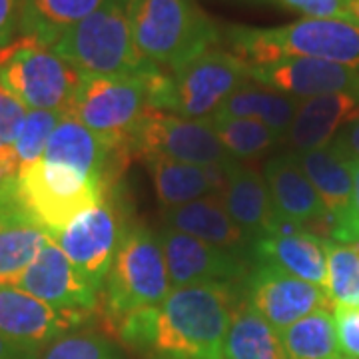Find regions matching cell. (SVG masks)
Instances as JSON below:
<instances>
[{
    "instance_id": "obj_1",
    "label": "cell",
    "mask_w": 359,
    "mask_h": 359,
    "mask_svg": "<svg viewBox=\"0 0 359 359\" xmlns=\"http://www.w3.org/2000/svg\"><path fill=\"white\" fill-rule=\"evenodd\" d=\"M236 304L231 283L184 285L116 330L124 344L150 359H219Z\"/></svg>"
},
{
    "instance_id": "obj_2",
    "label": "cell",
    "mask_w": 359,
    "mask_h": 359,
    "mask_svg": "<svg viewBox=\"0 0 359 359\" xmlns=\"http://www.w3.org/2000/svg\"><path fill=\"white\" fill-rule=\"evenodd\" d=\"M231 48L248 66L316 58L359 70V26L334 18H299L273 28L230 26Z\"/></svg>"
},
{
    "instance_id": "obj_3",
    "label": "cell",
    "mask_w": 359,
    "mask_h": 359,
    "mask_svg": "<svg viewBox=\"0 0 359 359\" xmlns=\"http://www.w3.org/2000/svg\"><path fill=\"white\" fill-rule=\"evenodd\" d=\"M130 16L136 50L160 68L176 70L219 39L216 22L194 0H132Z\"/></svg>"
},
{
    "instance_id": "obj_4",
    "label": "cell",
    "mask_w": 359,
    "mask_h": 359,
    "mask_svg": "<svg viewBox=\"0 0 359 359\" xmlns=\"http://www.w3.org/2000/svg\"><path fill=\"white\" fill-rule=\"evenodd\" d=\"M130 6L132 0H104L50 48L84 74L132 76L152 68L136 50Z\"/></svg>"
},
{
    "instance_id": "obj_5",
    "label": "cell",
    "mask_w": 359,
    "mask_h": 359,
    "mask_svg": "<svg viewBox=\"0 0 359 359\" xmlns=\"http://www.w3.org/2000/svg\"><path fill=\"white\" fill-rule=\"evenodd\" d=\"M102 290L104 316L116 327L138 311L158 308L172 292L158 236L144 226H130Z\"/></svg>"
},
{
    "instance_id": "obj_6",
    "label": "cell",
    "mask_w": 359,
    "mask_h": 359,
    "mask_svg": "<svg viewBox=\"0 0 359 359\" xmlns=\"http://www.w3.org/2000/svg\"><path fill=\"white\" fill-rule=\"evenodd\" d=\"M84 72L50 46L20 36L0 50V84L30 110L66 114Z\"/></svg>"
},
{
    "instance_id": "obj_7",
    "label": "cell",
    "mask_w": 359,
    "mask_h": 359,
    "mask_svg": "<svg viewBox=\"0 0 359 359\" xmlns=\"http://www.w3.org/2000/svg\"><path fill=\"white\" fill-rule=\"evenodd\" d=\"M148 70L132 76L84 74L65 116L102 138L128 146L142 120L154 110Z\"/></svg>"
},
{
    "instance_id": "obj_8",
    "label": "cell",
    "mask_w": 359,
    "mask_h": 359,
    "mask_svg": "<svg viewBox=\"0 0 359 359\" xmlns=\"http://www.w3.org/2000/svg\"><path fill=\"white\" fill-rule=\"evenodd\" d=\"M16 182L25 208L52 240L78 214L100 204L110 192V182L88 178L78 170L44 160L22 168Z\"/></svg>"
},
{
    "instance_id": "obj_9",
    "label": "cell",
    "mask_w": 359,
    "mask_h": 359,
    "mask_svg": "<svg viewBox=\"0 0 359 359\" xmlns=\"http://www.w3.org/2000/svg\"><path fill=\"white\" fill-rule=\"evenodd\" d=\"M168 114L212 120L231 94L250 82V70L233 52L210 50L172 70Z\"/></svg>"
},
{
    "instance_id": "obj_10",
    "label": "cell",
    "mask_w": 359,
    "mask_h": 359,
    "mask_svg": "<svg viewBox=\"0 0 359 359\" xmlns=\"http://www.w3.org/2000/svg\"><path fill=\"white\" fill-rule=\"evenodd\" d=\"M130 150L146 158H166L194 166H226L236 162L216 136L210 120H188L152 110L128 142Z\"/></svg>"
},
{
    "instance_id": "obj_11",
    "label": "cell",
    "mask_w": 359,
    "mask_h": 359,
    "mask_svg": "<svg viewBox=\"0 0 359 359\" xmlns=\"http://www.w3.org/2000/svg\"><path fill=\"white\" fill-rule=\"evenodd\" d=\"M126 230L120 208L108 192L100 204L78 214L54 238V242L70 259L80 278L94 292H100Z\"/></svg>"
},
{
    "instance_id": "obj_12",
    "label": "cell",
    "mask_w": 359,
    "mask_h": 359,
    "mask_svg": "<svg viewBox=\"0 0 359 359\" xmlns=\"http://www.w3.org/2000/svg\"><path fill=\"white\" fill-rule=\"evenodd\" d=\"M245 302L278 332L287 330L313 311L334 309L321 287L271 266H257L245 276Z\"/></svg>"
},
{
    "instance_id": "obj_13",
    "label": "cell",
    "mask_w": 359,
    "mask_h": 359,
    "mask_svg": "<svg viewBox=\"0 0 359 359\" xmlns=\"http://www.w3.org/2000/svg\"><path fill=\"white\" fill-rule=\"evenodd\" d=\"M16 287L48 304L50 308L76 316L84 321H88L98 309V292H94L80 278V273L54 240L40 250Z\"/></svg>"
},
{
    "instance_id": "obj_14",
    "label": "cell",
    "mask_w": 359,
    "mask_h": 359,
    "mask_svg": "<svg viewBox=\"0 0 359 359\" xmlns=\"http://www.w3.org/2000/svg\"><path fill=\"white\" fill-rule=\"evenodd\" d=\"M158 240L172 290L198 283H231L245 276V264L238 252L205 244L172 228L160 231Z\"/></svg>"
},
{
    "instance_id": "obj_15",
    "label": "cell",
    "mask_w": 359,
    "mask_h": 359,
    "mask_svg": "<svg viewBox=\"0 0 359 359\" xmlns=\"http://www.w3.org/2000/svg\"><path fill=\"white\" fill-rule=\"evenodd\" d=\"M250 80L297 100L323 94L359 96V70L316 58H282L262 66H248Z\"/></svg>"
},
{
    "instance_id": "obj_16",
    "label": "cell",
    "mask_w": 359,
    "mask_h": 359,
    "mask_svg": "<svg viewBox=\"0 0 359 359\" xmlns=\"http://www.w3.org/2000/svg\"><path fill=\"white\" fill-rule=\"evenodd\" d=\"M82 323L14 285H0V335L16 346L40 351Z\"/></svg>"
},
{
    "instance_id": "obj_17",
    "label": "cell",
    "mask_w": 359,
    "mask_h": 359,
    "mask_svg": "<svg viewBox=\"0 0 359 359\" xmlns=\"http://www.w3.org/2000/svg\"><path fill=\"white\" fill-rule=\"evenodd\" d=\"M16 178L11 176L0 186V285L14 287L52 240L22 204Z\"/></svg>"
},
{
    "instance_id": "obj_18",
    "label": "cell",
    "mask_w": 359,
    "mask_h": 359,
    "mask_svg": "<svg viewBox=\"0 0 359 359\" xmlns=\"http://www.w3.org/2000/svg\"><path fill=\"white\" fill-rule=\"evenodd\" d=\"M264 180L280 226H294L308 231L316 228L330 236L332 219L294 154L269 160L264 168Z\"/></svg>"
},
{
    "instance_id": "obj_19",
    "label": "cell",
    "mask_w": 359,
    "mask_h": 359,
    "mask_svg": "<svg viewBox=\"0 0 359 359\" xmlns=\"http://www.w3.org/2000/svg\"><path fill=\"white\" fill-rule=\"evenodd\" d=\"M250 250L257 266H271L325 292V238L294 226H280L276 231L252 242Z\"/></svg>"
},
{
    "instance_id": "obj_20",
    "label": "cell",
    "mask_w": 359,
    "mask_h": 359,
    "mask_svg": "<svg viewBox=\"0 0 359 359\" xmlns=\"http://www.w3.org/2000/svg\"><path fill=\"white\" fill-rule=\"evenodd\" d=\"M122 148L128 146L102 138L74 118L62 116L40 160L78 170L88 178L110 182V168L116 160V152Z\"/></svg>"
},
{
    "instance_id": "obj_21",
    "label": "cell",
    "mask_w": 359,
    "mask_h": 359,
    "mask_svg": "<svg viewBox=\"0 0 359 359\" xmlns=\"http://www.w3.org/2000/svg\"><path fill=\"white\" fill-rule=\"evenodd\" d=\"M359 120V96L355 94H323L306 98L297 106L292 128L285 140L295 154L320 150L332 144L335 132Z\"/></svg>"
},
{
    "instance_id": "obj_22",
    "label": "cell",
    "mask_w": 359,
    "mask_h": 359,
    "mask_svg": "<svg viewBox=\"0 0 359 359\" xmlns=\"http://www.w3.org/2000/svg\"><path fill=\"white\" fill-rule=\"evenodd\" d=\"M219 196L231 219L252 242L280 228L268 184L256 170L233 162L228 170V182Z\"/></svg>"
},
{
    "instance_id": "obj_23",
    "label": "cell",
    "mask_w": 359,
    "mask_h": 359,
    "mask_svg": "<svg viewBox=\"0 0 359 359\" xmlns=\"http://www.w3.org/2000/svg\"><path fill=\"white\" fill-rule=\"evenodd\" d=\"M294 156L304 174L311 182V186L316 188L321 204L332 219V231H330V240H332V236L346 222L351 204V194H353L351 158L346 152H341L334 142L320 150Z\"/></svg>"
},
{
    "instance_id": "obj_24",
    "label": "cell",
    "mask_w": 359,
    "mask_h": 359,
    "mask_svg": "<svg viewBox=\"0 0 359 359\" xmlns=\"http://www.w3.org/2000/svg\"><path fill=\"white\" fill-rule=\"evenodd\" d=\"M166 228L188 233L205 244L218 245L222 250L240 252L252 245V240L240 230L226 210L222 196H205L190 204L164 210Z\"/></svg>"
},
{
    "instance_id": "obj_25",
    "label": "cell",
    "mask_w": 359,
    "mask_h": 359,
    "mask_svg": "<svg viewBox=\"0 0 359 359\" xmlns=\"http://www.w3.org/2000/svg\"><path fill=\"white\" fill-rule=\"evenodd\" d=\"M231 164L194 166L166 158H146V166L154 182L156 196L160 204L164 205V210L190 204L205 196H219L228 182V170Z\"/></svg>"
},
{
    "instance_id": "obj_26",
    "label": "cell",
    "mask_w": 359,
    "mask_h": 359,
    "mask_svg": "<svg viewBox=\"0 0 359 359\" xmlns=\"http://www.w3.org/2000/svg\"><path fill=\"white\" fill-rule=\"evenodd\" d=\"M219 359H287V355L280 332L244 299L231 311Z\"/></svg>"
},
{
    "instance_id": "obj_27",
    "label": "cell",
    "mask_w": 359,
    "mask_h": 359,
    "mask_svg": "<svg viewBox=\"0 0 359 359\" xmlns=\"http://www.w3.org/2000/svg\"><path fill=\"white\" fill-rule=\"evenodd\" d=\"M104 0H25L20 14V36L54 46L66 32L98 11Z\"/></svg>"
},
{
    "instance_id": "obj_28",
    "label": "cell",
    "mask_w": 359,
    "mask_h": 359,
    "mask_svg": "<svg viewBox=\"0 0 359 359\" xmlns=\"http://www.w3.org/2000/svg\"><path fill=\"white\" fill-rule=\"evenodd\" d=\"M299 102L302 100L287 96L283 92L266 88L257 82H248L231 94L228 102L219 108L216 116L218 118H252L269 126L282 140H285Z\"/></svg>"
},
{
    "instance_id": "obj_29",
    "label": "cell",
    "mask_w": 359,
    "mask_h": 359,
    "mask_svg": "<svg viewBox=\"0 0 359 359\" xmlns=\"http://www.w3.org/2000/svg\"><path fill=\"white\" fill-rule=\"evenodd\" d=\"M287 359H341L332 309H320L280 332Z\"/></svg>"
},
{
    "instance_id": "obj_30",
    "label": "cell",
    "mask_w": 359,
    "mask_h": 359,
    "mask_svg": "<svg viewBox=\"0 0 359 359\" xmlns=\"http://www.w3.org/2000/svg\"><path fill=\"white\" fill-rule=\"evenodd\" d=\"M212 128L233 160H252L266 154L282 140L273 130L252 118H212Z\"/></svg>"
},
{
    "instance_id": "obj_31",
    "label": "cell",
    "mask_w": 359,
    "mask_h": 359,
    "mask_svg": "<svg viewBox=\"0 0 359 359\" xmlns=\"http://www.w3.org/2000/svg\"><path fill=\"white\" fill-rule=\"evenodd\" d=\"M327 282L325 294L335 306L359 308V242L337 244L325 240Z\"/></svg>"
},
{
    "instance_id": "obj_32",
    "label": "cell",
    "mask_w": 359,
    "mask_h": 359,
    "mask_svg": "<svg viewBox=\"0 0 359 359\" xmlns=\"http://www.w3.org/2000/svg\"><path fill=\"white\" fill-rule=\"evenodd\" d=\"M28 108L0 84V168L8 176H18L20 164L16 158V140L25 126Z\"/></svg>"
},
{
    "instance_id": "obj_33",
    "label": "cell",
    "mask_w": 359,
    "mask_h": 359,
    "mask_svg": "<svg viewBox=\"0 0 359 359\" xmlns=\"http://www.w3.org/2000/svg\"><path fill=\"white\" fill-rule=\"evenodd\" d=\"M62 116L65 114L48 112V110H30L26 114L25 126L20 130V136H18L16 146H14L20 170L39 162L42 158L52 132L58 126V122L62 120Z\"/></svg>"
},
{
    "instance_id": "obj_34",
    "label": "cell",
    "mask_w": 359,
    "mask_h": 359,
    "mask_svg": "<svg viewBox=\"0 0 359 359\" xmlns=\"http://www.w3.org/2000/svg\"><path fill=\"white\" fill-rule=\"evenodd\" d=\"M42 359H122V355L104 335L66 334L44 349Z\"/></svg>"
},
{
    "instance_id": "obj_35",
    "label": "cell",
    "mask_w": 359,
    "mask_h": 359,
    "mask_svg": "<svg viewBox=\"0 0 359 359\" xmlns=\"http://www.w3.org/2000/svg\"><path fill=\"white\" fill-rule=\"evenodd\" d=\"M304 18H334L359 26V0H278Z\"/></svg>"
},
{
    "instance_id": "obj_36",
    "label": "cell",
    "mask_w": 359,
    "mask_h": 359,
    "mask_svg": "<svg viewBox=\"0 0 359 359\" xmlns=\"http://www.w3.org/2000/svg\"><path fill=\"white\" fill-rule=\"evenodd\" d=\"M332 313L341 355L346 359H359V308L335 306Z\"/></svg>"
},
{
    "instance_id": "obj_37",
    "label": "cell",
    "mask_w": 359,
    "mask_h": 359,
    "mask_svg": "<svg viewBox=\"0 0 359 359\" xmlns=\"http://www.w3.org/2000/svg\"><path fill=\"white\" fill-rule=\"evenodd\" d=\"M351 176H353V194L347 212L346 222L332 236V242L337 244H353L359 242V160L351 158Z\"/></svg>"
},
{
    "instance_id": "obj_38",
    "label": "cell",
    "mask_w": 359,
    "mask_h": 359,
    "mask_svg": "<svg viewBox=\"0 0 359 359\" xmlns=\"http://www.w3.org/2000/svg\"><path fill=\"white\" fill-rule=\"evenodd\" d=\"M25 0H0V50L13 42L20 26Z\"/></svg>"
},
{
    "instance_id": "obj_39",
    "label": "cell",
    "mask_w": 359,
    "mask_h": 359,
    "mask_svg": "<svg viewBox=\"0 0 359 359\" xmlns=\"http://www.w3.org/2000/svg\"><path fill=\"white\" fill-rule=\"evenodd\" d=\"M334 144L341 152H346L349 158L359 160V120L353 122V124H349V126H346V130L341 132V136Z\"/></svg>"
},
{
    "instance_id": "obj_40",
    "label": "cell",
    "mask_w": 359,
    "mask_h": 359,
    "mask_svg": "<svg viewBox=\"0 0 359 359\" xmlns=\"http://www.w3.org/2000/svg\"><path fill=\"white\" fill-rule=\"evenodd\" d=\"M40 351L26 349L0 335V359H39Z\"/></svg>"
},
{
    "instance_id": "obj_41",
    "label": "cell",
    "mask_w": 359,
    "mask_h": 359,
    "mask_svg": "<svg viewBox=\"0 0 359 359\" xmlns=\"http://www.w3.org/2000/svg\"><path fill=\"white\" fill-rule=\"evenodd\" d=\"M6 178H11V176H8V174H6V172H4V170L0 168V186H2V182H4Z\"/></svg>"
},
{
    "instance_id": "obj_42",
    "label": "cell",
    "mask_w": 359,
    "mask_h": 359,
    "mask_svg": "<svg viewBox=\"0 0 359 359\" xmlns=\"http://www.w3.org/2000/svg\"><path fill=\"white\" fill-rule=\"evenodd\" d=\"M341 359H346V358H341Z\"/></svg>"
}]
</instances>
